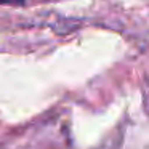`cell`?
I'll list each match as a JSON object with an SVG mask.
<instances>
[{
	"label": "cell",
	"mask_w": 149,
	"mask_h": 149,
	"mask_svg": "<svg viewBox=\"0 0 149 149\" xmlns=\"http://www.w3.org/2000/svg\"><path fill=\"white\" fill-rule=\"evenodd\" d=\"M26 0H0V5H11V7H23Z\"/></svg>",
	"instance_id": "1"
}]
</instances>
